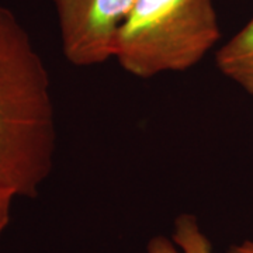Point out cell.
<instances>
[{
	"instance_id": "5b68a950",
	"label": "cell",
	"mask_w": 253,
	"mask_h": 253,
	"mask_svg": "<svg viewBox=\"0 0 253 253\" xmlns=\"http://www.w3.org/2000/svg\"><path fill=\"white\" fill-rule=\"evenodd\" d=\"M142 253H212V246L193 214H181L174 221L170 238L156 235Z\"/></svg>"
},
{
	"instance_id": "6da1fadb",
	"label": "cell",
	"mask_w": 253,
	"mask_h": 253,
	"mask_svg": "<svg viewBox=\"0 0 253 253\" xmlns=\"http://www.w3.org/2000/svg\"><path fill=\"white\" fill-rule=\"evenodd\" d=\"M55 151L49 73L17 16L0 4V187L36 199Z\"/></svg>"
},
{
	"instance_id": "3957f363",
	"label": "cell",
	"mask_w": 253,
	"mask_h": 253,
	"mask_svg": "<svg viewBox=\"0 0 253 253\" xmlns=\"http://www.w3.org/2000/svg\"><path fill=\"white\" fill-rule=\"evenodd\" d=\"M136 0H54L65 59L90 68L114 58L118 33Z\"/></svg>"
},
{
	"instance_id": "7a4b0ae2",
	"label": "cell",
	"mask_w": 253,
	"mask_h": 253,
	"mask_svg": "<svg viewBox=\"0 0 253 253\" xmlns=\"http://www.w3.org/2000/svg\"><path fill=\"white\" fill-rule=\"evenodd\" d=\"M219 38L214 0H136L113 59L126 73L151 79L194 68Z\"/></svg>"
},
{
	"instance_id": "52a82bcc",
	"label": "cell",
	"mask_w": 253,
	"mask_h": 253,
	"mask_svg": "<svg viewBox=\"0 0 253 253\" xmlns=\"http://www.w3.org/2000/svg\"><path fill=\"white\" fill-rule=\"evenodd\" d=\"M229 253H253V241H244L241 244L232 245Z\"/></svg>"
},
{
	"instance_id": "8992f818",
	"label": "cell",
	"mask_w": 253,
	"mask_h": 253,
	"mask_svg": "<svg viewBox=\"0 0 253 253\" xmlns=\"http://www.w3.org/2000/svg\"><path fill=\"white\" fill-rule=\"evenodd\" d=\"M16 199V194L7 189L0 187V236L7 228L11 217V206Z\"/></svg>"
},
{
	"instance_id": "277c9868",
	"label": "cell",
	"mask_w": 253,
	"mask_h": 253,
	"mask_svg": "<svg viewBox=\"0 0 253 253\" xmlns=\"http://www.w3.org/2000/svg\"><path fill=\"white\" fill-rule=\"evenodd\" d=\"M219 72L253 97V17L215 55Z\"/></svg>"
}]
</instances>
